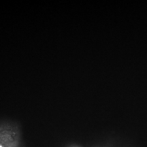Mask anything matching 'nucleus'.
I'll use <instances>...</instances> for the list:
<instances>
[{"instance_id":"nucleus-1","label":"nucleus","mask_w":147,"mask_h":147,"mask_svg":"<svg viewBox=\"0 0 147 147\" xmlns=\"http://www.w3.org/2000/svg\"><path fill=\"white\" fill-rule=\"evenodd\" d=\"M0 147H2V146H0Z\"/></svg>"}]
</instances>
